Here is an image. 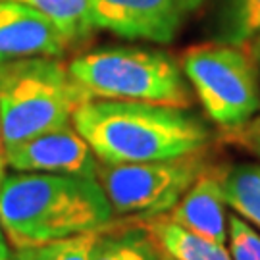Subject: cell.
<instances>
[{
    "mask_svg": "<svg viewBox=\"0 0 260 260\" xmlns=\"http://www.w3.org/2000/svg\"><path fill=\"white\" fill-rule=\"evenodd\" d=\"M93 260H160V249L135 220L118 232L104 228L94 245Z\"/></svg>",
    "mask_w": 260,
    "mask_h": 260,
    "instance_id": "14",
    "label": "cell"
},
{
    "mask_svg": "<svg viewBox=\"0 0 260 260\" xmlns=\"http://www.w3.org/2000/svg\"><path fill=\"white\" fill-rule=\"evenodd\" d=\"M179 66L208 120L225 133L260 114V72L245 45H195L181 54Z\"/></svg>",
    "mask_w": 260,
    "mask_h": 260,
    "instance_id": "5",
    "label": "cell"
},
{
    "mask_svg": "<svg viewBox=\"0 0 260 260\" xmlns=\"http://www.w3.org/2000/svg\"><path fill=\"white\" fill-rule=\"evenodd\" d=\"M112 216L96 177L19 172L0 183V225L14 249L99 232Z\"/></svg>",
    "mask_w": 260,
    "mask_h": 260,
    "instance_id": "2",
    "label": "cell"
},
{
    "mask_svg": "<svg viewBox=\"0 0 260 260\" xmlns=\"http://www.w3.org/2000/svg\"><path fill=\"white\" fill-rule=\"evenodd\" d=\"M228 139L232 141H241V139H251V137H260V114H256L249 123H245L241 129L225 133Z\"/></svg>",
    "mask_w": 260,
    "mask_h": 260,
    "instance_id": "18",
    "label": "cell"
},
{
    "mask_svg": "<svg viewBox=\"0 0 260 260\" xmlns=\"http://www.w3.org/2000/svg\"><path fill=\"white\" fill-rule=\"evenodd\" d=\"M223 164H208L199 174L185 195L177 201L170 212L162 214L166 220L181 225L187 232L203 239L225 245L228 243V216L223 193Z\"/></svg>",
    "mask_w": 260,
    "mask_h": 260,
    "instance_id": "10",
    "label": "cell"
},
{
    "mask_svg": "<svg viewBox=\"0 0 260 260\" xmlns=\"http://www.w3.org/2000/svg\"><path fill=\"white\" fill-rule=\"evenodd\" d=\"M208 164L210 154L206 149L152 162H101L96 179L110 203L112 212L133 216L135 220H149L170 212Z\"/></svg>",
    "mask_w": 260,
    "mask_h": 260,
    "instance_id": "6",
    "label": "cell"
},
{
    "mask_svg": "<svg viewBox=\"0 0 260 260\" xmlns=\"http://www.w3.org/2000/svg\"><path fill=\"white\" fill-rule=\"evenodd\" d=\"M29 4L41 14H45L50 21H54L70 41V45L83 43L91 37L94 29L93 4L94 0H18Z\"/></svg>",
    "mask_w": 260,
    "mask_h": 260,
    "instance_id": "15",
    "label": "cell"
},
{
    "mask_svg": "<svg viewBox=\"0 0 260 260\" xmlns=\"http://www.w3.org/2000/svg\"><path fill=\"white\" fill-rule=\"evenodd\" d=\"M0 260H2V258H0Z\"/></svg>",
    "mask_w": 260,
    "mask_h": 260,
    "instance_id": "25",
    "label": "cell"
},
{
    "mask_svg": "<svg viewBox=\"0 0 260 260\" xmlns=\"http://www.w3.org/2000/svg\"><path fill=\"white\" fill-rule=\"evenodd\" d=\"M101 232L103 230L16 249L14 260H93L94 245L99 241Z\"/></svg>",
    "mask_w": 260,
    "mask_h": 260,
    "instance_id": "16",
    "label": "cell"
},
{
    "mask_svg": "<svg viewBox=\"0 0 260 260\" xmlns=\"http://www.w3.org/2000/svg\"><path fill=\"white\" fill-rule=\"evenodd\" d=\"M205 0H94L96 29L131 41L168 45Z\"/></svg>",
    "mask_w": 260,
    "mask_h": 260,
    "instance_id": "7",
    "label": "cell"
},
{
    "mask_svg": "<svg viewBox=\"0 0 260 260\" xmlns=\"http://www.w3.org/2000/svg\"><path fill=\"white\" fill-rule=\"evenodd\" d=\"M0 147H2V133H0Z\"/></svg>",
    "mask_w": 260,
    "mask_h": 260,
    "instance_id": "24",
    "label": "cell"
},
{
    "mask_svg": "<svg viewBox=\"0 0 260 260\" xmlns=\"http://www.w3.org/2000/svg\"><path fill=\"white\" fill-rule=\"evenodd\" d=\"M228 243L233 260H260V232L237 214L228 218Z\"/></svg>",
    "mask_w": 260,
    "mask_h": 260,
    "instance_id": "17",
    "label": "cell"
},
{
    "mask_svg": "<svg viewBox=\"0 0 260 260\" xmlns=\"http://www.w3.org/2000/svg\"><path fill=\"white\" fill-rule=\"evenodd\" d=\"M150 235L160 252L176 260H233L225 245L203 239L195 233L187 232L181 225L170 222L164 216L137 220Z\"/></svg>",
    "mask_w": 260,
    "mask_h": 260,
    "instance_id": "11",
    "label": "cell"
},
{
    "mask_svg": "<svg viewBox=\"0 0 260 260\" xmlns=\"http://www.w3.org/2000/svg\"><path fill=\"white\" fill-rule=\"evenodd\" d=\"M72 125L103 164H133L185 156L208 149L212 133L187 108L135 101L91 99Z\"/></svg>",
    "mask_w": 260,
    "mask_h": 260,
    "instance_id": "1",
    "label": "cell"
},
{
    "mask_svg": "<svg viewBox=\"0 0 260 260\" xmlns=\"http://www.w3.org/2000/svg\"><path fill=\"white\" fill-rule=\"evenodd\" d=\"M6 156H4V149L0 147V183L4 181V177H6Z\"/></svg>",
    "mask_w": 260,
    "mask_h": 260,
    "instance_id": "22",
    "label": "cell"
},
{
    "mask_svg": "<svg viewBox=\"0 0 260 260\" xmlns=\"http://www.w3.org/2000/svg\"><path fill=\"white\" fill-rule=\"evenodd\" d=\"M72 47L54 21L29 4L0 0V62L31 56H64Z\"/></svg>",
    "mask_w": 260,
    "mask_h": 260,
    "instance_id": "9",
    "label": "cell"
},
{
    "mask_svg": "<svg viewBox=\"0 0 260 260\" xmlns=\"http://www.w3.org/2000/svg\"><path fill=\"white\" fill-rule=\"evenodd\" d=\"M210 27L218 43H249L260 35V0H212Z\"/></svg>",
    "mask_w": 260,
    "mask_h": 260,
    "instance_id": "12",
    "label": "cell"
},
{
    "mask_svg": "<svg viewBox=\"0 0 260 260\" xmlns=\"http://www.w3.org/2000/svg\"><path fill=\"white\" fill-rule=\"evenodd\" d=\"M237 147H243L245 150H249L251 154H254L256 158H260V137H251V139H241L233 141Z\"/></svg>",
    "mask_w": 260,
    "mask_h": 260,
    "instance_id": "19",
    "label": "cell"
},
{
    "mask_svg": "<svg viewBox=\"0 0 260 260\" xmlns=\"http://www.w3.org/2000/svg\"><path fill=\"white\" fill-rule=\"evenodd\" d=\"M223 193L233 212L260 232V164L241 162L225 166Z\"/></svg>",
    "mask_w": 260,
    "mask_h": 260,
    "instance_id": "13",
    "label": "cell"
},
{
    "mask_svg": "<svg viewBox=\"0 0 260 260\" xmlns=\"http://www.w3.org/2000/svg\"><path fill=\"white\" fill-rule=\"evenodd\" d=\"M91 101L56 56H31L0 62L2 149L47 131L72 125L79 104Z\"/></svg>",
    "mask_w": 260,
    "mask_h": 260,
    "instance_id": "3",
    "label": "cell"
},
{
    "mask_svg": "<svg viewBox=\"0 0 260 260\" xmlns=\"http://www.w3.org/2000/svg\"><path fill=\"white\" fill-rule=\"evenodd\" d=\"M70 72L89 99L189 108L193 94L174 56L147 47H101L75 56Z\"/></svg>",
    "mask_w": 260,
    "mask_h": 260,
    "instance_id": "4",
    "label": "cell"
},
{
    "mask_svg": "<svg viewBox=\"0 0 260 260\" xmlns=\"http://www.w3.org/2000/svg\"><path fill=\"white\" fill-rule=\"evenodd\" d=\"M0 258H2V260H10L8 241H6V235H4V232H2V225H0Z\"/></svg>",
    "mask_w": 260,
    "mask_h": 260,
    "instance_id": "21",
    "label": "cell"
},
{
    "mask_svg": "<svg viewBox=\"0 0 260 260\" xmlns=\"http://www.w3.org/2000/svg\"><path fill=\"white\" fill-rule=\"evenodd\" d=\"M6 164L16 172L96 177L99 158L74 125L47 131L4 149Z\"/></svg>",
    "mask_w": 260,
    "mask_h": 260,
    "instance_id": "8",
    "label": "cell"
},
{
    "mask_svg": "<svg viewBox=\"0 0 260 260\" xmlns=\"http://www.w3.org/2000/svg\"><path fill=\"white\" fill-rule=\"evenodd\" d=\"M245 47H247V50L251 52L252 60L256 62V68H258V72H260V35L251 39L249 43H245Z\"/></svg>",
    "mask_w": 260,
    "mask_h": 260,
    "instance_id": "20",
    "label": "cell"
},
{
    "mask_svg": "<svg viewBox=\"0 0 260 260\" xmlns=\"http://www.w3.org/2000/svg\"><path fill=\"white\" fill-rule=\"evenodd\" d=\"M160 260H176V258H172V256H168L164 252H160Z\"/></svg>",
    "mask_w": 260,
    "mask_h": 260,
    "instance_id": "23",
    "label": "cell"
}]
</instances>
